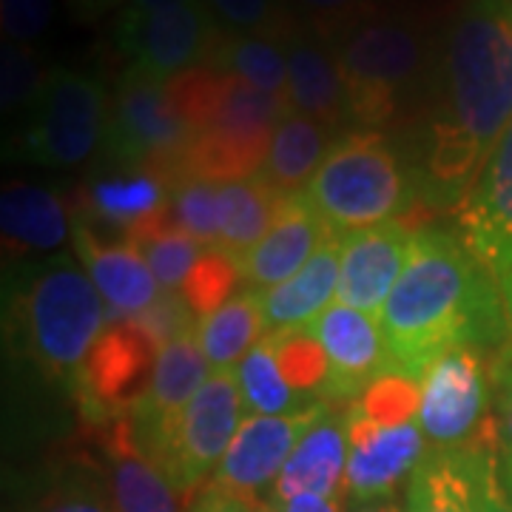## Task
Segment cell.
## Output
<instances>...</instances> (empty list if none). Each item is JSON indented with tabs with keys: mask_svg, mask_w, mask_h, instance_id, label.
Instances as JSON below:
<instances>
[{
	"mask_svg": "<svg viewBox=\"0 0 512 512\" xmlns=\"http://www.w3.org/2000/svg\"><path fill=\"white\" fill-rule=\"evenodd\" d=\"M404 512H476L473 450H430L407 481Z\"/></svg>",
	"mask_w": 512,
	"mask_h": 512,
	"instance_id": "27",
	"label": "cell"
},
{
	"mask_svg": "<svg viewBox=\"0 0 512 512\" xmlns=\"http://www.w3.org/2000/svg\"><path fill=\"white\" fill-rule=\"evenodd\" d=\"M239 276L237 262L231 256H225L220 248H205V254L197 262L194 274L188 276V282L183 285L185 302L194 308V313L205 319L208 313H214L222 302L237 293Z\"/></svg>",
	"mask_w": 512,
	"mask_h": 512,
	"instance_id": "39",
	"label": "cell"
},
{
	"mask_svg": "<svg viewBox=\"0 0 512 512\" xmlns=\"http://www.w3.org/2000/svg\"><path fill=\"white\" fill-rule=\"evenodd\" d=\"M333 46L345 74L348 120L356 126L390 123L413 94L430 86L436 46L399 15L384 12L365 20Z\"/></svg>",
	"mask_w": 512,
	"mask_h": 512,
	"instance_id": "4",
	"label": "cell"
},
{
	"mask_svg": "<svg viewBox=\"0 0 512 512\" xmlns=\"http://www.w3.org/2000/svg\"><path fill=\"white\" fill-rule=\"evenodd\" d=\"M220 40L222 29L202 0H185L140 20H117L120 52L160 83L208 63Z\"/></svg>",
	"mask_w": 512,
	"mask_h": 512,
	"instance_id": "12",
	"label": "cell"
},
{
	"mask_svg": "<svg viewBox=\"0 0 512 512\" xmlns=\"http://www.w3.org/2000/svg\"><path fill=\"white\" fill-rule=\"evenodd\" d=\"M157 353L137 322H111L74 379L83 416L94 424L128 416L146 396Z\"/></svg>",
	"mask_w": 512,
	"mask_h": 512,
	"instance_id": "11",
	"label": "cell"
},
{
	"mask_svg": "<svg viewBox=\"0 0 512 512\" xmlns=\"http://www.w3.org/2000/svg\"><path fill=\"white\" fill-rule=\"evenodd\" d=\"M311 330L328 356V379L319 390L322 402L353 404L387 373V348L382 328L373 322V316L333 302Z\"/></svg>",
	"mask_w": 512,
	"mask_h": 512,
	"instance_id": "16",
	"label": "cell"
},
{
	"mask_svg": "<svg viewBox=\"0 0 512 512\" xmlns=\"http://www.w3.org/2000/svg\"><path fill=\"white\" fill-rule=\"evenodd\" d=\"M495 399V427L504 450H512V342H504L490 367Z\"/></svg>",
	"mask_w": 512,
	"mask_h": 512,
	"instance_id": "45",
	"label": "cell"
},
{
	"mask_svg": "<svg viewBox=\"0 0 512 512\" xmlns=\"http://www.w3.org/2000/svg\"><path fill=\"white\" fill-rule=\"evenodd\" d=\"M282 197L285 194H279L259 174L237 183H222V237L217 248L231 256L237 268L274 225Z\"/></svg>",
	"mask_w": 512,
	"mask_h": 512,
	"instance_id": "30",
	"label": "cell"
},
{
	"mask_svg": "<svg viewBox=\"0 0 512 512\" xmlns=\"http://www.w3.org/2000/svg\"><path fill=\"white\" fill-rule=\"evenodd\" d=\"M342 242H345L342 234H333L288 282L276 285L271 291H259L268 333L311 330L316 319L328 311L330 299L339 288Z\"/></svg>",
	"mask_w": 512,
	"mask_h": 512,
	"instance_id": "23",
	"label": "cell"
},
{
	"mask_svg": "<svg viewBox=\"0 0 512 512\" xmlns=\"http://www.w3.org/2000/svg\"><path fill=\"white\" fill-rule=\"evenodd\" d=\"M279 512H339V504H333L322 495H296L291 501H285Z\"/></svg>",
	"mask_w": 512,
	"mask_h": 512,
	"instance_id": "50",
	"label": "cell"
},
{
	"mask_svg": "<svg viewBox=\"0 0 512 512\" xmlns=\"http://www.w3.org/2000/svg\"><path fill=\"white\" fill-rule=\"evenodd\" d=\"M458 222L467 248L493 274L512 330V126L478 174Z\"/></svg>",
	"mask_w": 512,
	"mask_h": 512,
	"instance_id": "13",
	"label": "cell"
},
{
	"mask_svg": "<svg viewBox=\"0 0 512 512\" xmlns=\"http://www.w3.org/2000/svg\"><path fill=\"white\" fill-rule=\"evenodd\" d=\"M305 194L330 231L348 237L407 211L419 180L382 131L356 128L330 146Z\"/></svg>",
	"mask_w": 512,
	"mask_h": 512,
	"instance_id": "3",
	"label": "cell"
},
{
	"mask_svg": "<svg viewBox=\"0 0 512 512\" xmlns=\"http://www.w3.org/2000/svg\"><path fill=\"white\" fill-rule=\"evenodd\" d=\"M137 325L146 330L148 339L157 345V350H163L165 345H171L174 339H183L188 333H197L200 328V316L194 313V308L185 302V296L180 291H163L160 299L154 302V308L146 311Z\"/></svg>",
	"mask_w": 512,
	"mask_h": 512,
	"instance_id": "42",
	"label": "cell"
},
{
	"mask_svg": "<svg viewBox=\"0 0 512 512\" xmlns=\"http://www.w3.org/2000/svg\"><path fill=\"white\" fill-rule=\"evenodd\" d=\"M191 140L194 131L168 103L165 83L128 66L120 77L106 128V148L111 157L126 165L154 168L171 185L174 165L180 163Z\"/></svg>",
	"mask_w": 512,
	"mask_h": 512,
	"instance_id": "10",
	"label": "cell"
},
{
	"mask_svg": "<svg viewBox=\"0 0 512 512\" xmlns=\"http://www.w3.org/2000/svg\"><path fill=\"white\" fill-rule=\"evenodd\" d=\"M512 126V0H467L436 46L416 180L430 205L461 208Z\"/></svg>",
	"mask_w": 512,
	"mask_h": 512,
	"instance_id": "1",
	"label": "cell"
},
{
	"mask_svg": "<svg viewBox=\"0 0 512 512\" xmlns=\"http://www.w3.org/2000/svg\"><path fill=\"white\" fill-rule=\"evenodd\" d=\"M171 205V185L160 171L131 165L128 174L97 177L86 194V214L114 234L131 237Z\"/></svg>",
	"mask_w": 512,
	"mask_h": 512,
	"instance_id": "25",
	"label": "cell"
},
{
	"mask_svg": "<svg viewBox=\"0 0 512 512\" xmlns=\"http://www.w3.org/2000/svg\"><path fill=\"white\" fill-rule=\"evenodd\" d=\"M171 217L185 234L217 248L222 237V183L180 180L171 185Z\"/></svg>",
	"mask_w": 512,
	"mask_h": 512,
	"instance_id": "35",
	"label": "cell"
},
{
	"mask_svg": "<svg viewBox=\"0 0 512 512\" xmlns=\"http://www.w3.org/2000/svg\"><path fill=\"white\" fill-rule=\"evenodd\" d=\"M40 512H117L109 498L100 493L94 484L86 481H72L66 487H60L43 501Z\"/></svg>",
	"mask_w": 512,
	"mask_h": 512,
	"instance_id": "46",
	"label": "cell"
},
{
	"mask_svg": "<svg viewBox=\"0 0 512 512\" xmlns=\"http://www.w3.org/2000/svg\"><path fill=\"white\" fill-rule=\"evenodd\" d=\"M191 512H276L274 507H268L265 501H259V495L234 493L225 490L217 484L202 487L200 495L194 498Z\"/></svg>",
	"mask_w": 512,
	"mask_h": 512,
	"instance_id": "47",
	"label": "cell"
},
{
	"mask_svg": "<svg viewBox=\"0 0 512 512\" xmlns=\"http://www.w3.org/2000/svg\"><path fill=\"white\" fill-rule=\"evenodd\" d=\"M288 111L291 106L285 100L259 92L245 80L228 74L208 126L194 134L180 163L174 165V183H237L256 177L265 165L276 126Z\"/></svg>",
	"mask_w": 512,
	"mask_h": 512,
	"instance_id": "6",
	"label": "cell"
},
{
	"mask_svg": "<svg viewBox=\"0 0 512 512\" xmlns=\"http://www.w3.org/2000/svg\"><path fill=\"white\" fill-rule=\"evenodd\" d=\"M293 15H302L305 29L336 43L359 23L384 15V0H291Z\"/></svg>",
	"mask_w": 512,
	"mask_h": 512,
	"instance_id": "38",
	"label": "cell"
},
{
	"mask_svg": "<svg viewBox=\"0 0 512 512\" xmlns=\"http://www.w3.org/2000/svg\"><path fill=\"white\" fill-rule=\"evenodd\" d=\"M46 80H49V72L43 69V60L35 52V46L3 43V52H0V103H3V111L35 106Z\"/></svg>",
	"mask_w": 512,
	"mask_h": 512,
	"instance_id": "37",
	"label": "cell"
},
{
	"mask_svg": "<svg viewBox=\"0 0 512 512\" xmlns=\"http://www.w3.org/2000/svg\"><path fill=\"white\" fill-rule=\"evenodd\" d=\"M109 325L100 291L69 259L46 262L23 296L26 345L35 365L52 379L74 382Z\"/></svg>",
	"mask_w": 512,
	"mask_h": 512,
	"instance_id": "5",
	"label": "cell"
},
{
	"mask_svg": "<svg viewBox=\"0 0 512 512\" xmlns=\"http://www.w3.org/2000/svg\"><path fill=\"white\" fill-rule=\"evenodd\" d=\"M0 231L6 251L35 254L55 251L69 237L72 225L55 191L40 185L15 183L3 188L0 197Z\"/></svg>",
	"mask_w": 512,
	"mask_h": 512,
	"instance_id": "26",
	"label": "cell"
},
{
	"mask_svg": "<svg viewBox=\"0 0 512 512\" xmlns=\"http://www.w3.org/2000/svg\"><path fill=\"white\" fill-rule=\"evenodd\" d=\"M225 80H228V74L222 69L211 66V63H202V66H194V69L177 74L165 83L168 103L174 106V111L183 117V123L194 134L208 126L211 114L220 103Z\"/></svg>",
	"mask_w": 512,
	"mask_h": 512,
	"instance_id": "36",
	"label": "cell"
},
{
	"mask_svg": "<svg viewBox=\"0 0 512 512\" xmlns=\"http://www.w3.org/2000/svg\"><path fill=\"white\" fill-rule=\"evenodd\" d=\"M379 328L390 362L387 373L419 382L444 350L498 345L510 322L493 274L467 248L464 237L444 228H424L384 302Z\"/></svg>",
	"mask_w": 512,
	"mask_h": 512,
	"instance_id": "2",
	"label": "cell"
},
{
	"mask_svg": "<svg viewBox=\"0 0 512 512\" xmlns=\"http://www.w3.org/2000/svg\"><path fill=\"white\" fill-rule=\"evenodd\" d=\"M495 441H476L473 450V490L476 512H512V498L501 476V458L495 456Z\"/></svg>",
	"mask_w": 512,
	"mask_h": 512,
	"instance_id": "43",
	"label": "cell"
},
{
	"mask_svg": "<svg viewBox=\"0 0 512 512\" xmlns=\"http://www.w3.org/2000/svg\"><path fill=\"white\" fill-rule=\"evenodd\" d=\"M237 382L245 407L254 410L256 416H288V413H299L311 407L308 399L296 393L282 373L276 333H265L254 350L239 362Z\"/></svg>",
	"mask_w": 512,
	"mask_h": 512,
	"instance_id": "31",
	"label": "cell"
},
{
	"mask_svg": "<svg viewBox=\"0 0 512 512\" xmlns=\"http://www.w3.org/2000/svg\"><path fill=\"white\" fill-rule=\"evenodd\" d=\"M72 239L86 274L106 302L109 322H137L154 308L163 288L134 239L114 231L97 234V225L80 208L72 214Z\"/></svg>",
	"mask_w": 512,
	"mask_h": 512,
	"instance_id": "15",
	"label": "cell"
},
{
	"mask_svg": "<svg viewBox=\"0 0 512 512\" xmlns=\"http://www.w3.org/2000/svg\"><path fill=\"white\" fill-rule=\"evenodd\" d=\"M330 128L316 123L313 117L288 111L276 126L274 140L268 148L259 177H265L279 194H293L299 185L311 183L319 165L330 151Z\"/></svg>",
	"mask_w": 512,
	"mask_h": 512,
	"instance_id": "28",
	"label": "cell"
},
{
	"mask_svg": "<svg viewBox=\"0 0 512 512\" xmlns=\"http://www.w3.org/2000/svg\"><path fill=\"white\" fill-rule=\"evenodd\" d=\"M424 450L419 419L402 424H379L350 404L348 410V470L345 495L350 504L393 498L404 478L416 473Z\"/></svg>",
	"mask_w": 512,
	"mask_h": 512,
	"instance_id": "14",
	"label": "cell"
},
{
	"mask_svg": "<svg viewBox=\"0 0 512 512\" xmlns=\"http://www.w3.org/2000/svg\"><path fill=\"white\" fill-rule=\"evenodd\" d=\"M501 476H504L507 493H510L512 498V450H504V453H501Z\"/></svg>",
	"mask_w": 512,
	"mask_h": 512,
	"instance_id": "52",
	"label": "cell"
},
{
	"mask_svg": "<svg viewBox=\"0 0 512 512\" xmlns=\"http://www.w3.org/2000/svg\"><path fill=\"white\" fill-rule=\"evenodd\" d=\"M177 3H185V0H128L123 6V15L120 20H140L154 15V12H163V9H171Z\"/></svg>",
	"mask_w": 512,
	"mask_h": 512,
	"instance_id": "49",
	"label": "cell"
},
{
	"mask_svg": "<svg viewBox=\"0 0 512 512\" xmlns=\"http://www.w3.org/2000/svg\"><path fill=\"white\" fill-rule=\"evenodd\" d=\"M279 339V365L285 379L302 396H311L322 390L328 379V356L313 336V330H299V333H276Z\"/></svg>",
	"mask_w": 512,
	"mask_h": 512,
	"instance_id": "40",
	"label": "cell"
},
{
	"mask_svg": "<svg viewBox=\"0 0 512 512\" xmlns=\"http://www.w3.org/2000/svg\"><path fill=\"white\" fill-rule=\"evenodd\" d=\"M322 413L325 404L319 402L288 416H248L220 461V467L214 470L211 484L234 493L259 495L265 487L276 484L296 444Z\"/></svg>",
	"mask_w": 512,
	"mask_h": 512,
	"instance_id": "17",
	"label": "cell"
},
{
	"mask_svg": "<svg viewBox=\"0 0 512 512\" xmlns=\"http://www.w3.org/2000/svg\"><path fill=\"white\" fill-rule=\"evenodd\" d=\"M208 370L211 365L197 342V333L174 339L157 353V365L151 373L146 396L128 413L134 436L148 458L163 444L168 430L183 416L197 390L208 382Z\"/></svg>",
	"mask_w": 512,
	"mask_h": 512,
	"instance_id": "19",
	"label": "cell"
},
{
	"mask_svg": "<svg viewBox=\"0 0 512 512\" xmlns=\"http://www.w3.org/2000/svg\"><path fill=\"white\" fill-rule=\"evenodd\" d=\"M356 407L367 419L379 424H402V421L419 419L421 387L416 379L402 373H384L356 399Z\"/></svg>",
	"mask_w": 512,
	"mask_h": 512,
	"instance_id": "41",
	"label": "cell"
},
{
	"mask_svg": "<svg viewBox=\"0 0 512 512\" xmlns=\"http://www.w3.org/2000/svg\"><path fill=\"white\" fill-rule=\"evenodd\" d=\"M245 416V399L237 373L214 370L208 382L174 421L151 461L165 473L180 495H191L211 470L220 467Z\"/></svg>",
	"mask_w": 512,
	"mask_h": 512,
	"instance_id": "9",
	"label": "cell"
},
{
	"mask_svg": "<svg viewBox=\"0 0 512 512\" xmlns=\"http://www.w3.org/2000/svg\"><path fill=\"white\" fill-rule=\"evenodd\" d=\"M288 52V106L322 126L348 123V89L336 46L299 29L285 40Z\"/></svg>",
	"mask_w": 512,
	"mask_h": 512,
	"instance_id": "21",
	"label": "cell"
},
{
	"mask_svg": "<svg viewBox=\"0 0 512 512\" xmlns=\"http://www.w3.org/2000/svg\"><path fill=\"white\" fill-rule=\"evenodd\" d=\"M353 512H402L396 507L393 498H384V501H367V504H356Z\"/></svg>",
	"mask_w": 512,
	"mask_h": 512,
	"instance_id": "51",
	"label": "cell"
},
{
	"mask_svg": "<svg viewBox=\"0 0 512 512\" xmlns=\"http://www.w3.org/2000/svg\"><path fill=\"white\" fill-rule=\"evenodd\" d=\"M222 35H256L288 40L299 32L291 0H202Z\"/></svg>",
	"mask_w": 512,
	"mask_h": 512,
	"instance_id": "34",
	"label": "cell"
},
{
	"mask_svg": "<svg viewBox=\"0 0 512 512\" xmlns=\"http://www.w3.org/2000/svg\"><path fill=\"white\" fill-rule=\"evenodd\" d=\"M419 231L410 222L390 220L348 234L342 242L336 302L367 316H382L384 302L402 276Z\"/></svg>",
	"mask_w": 512,
	"mask_h": 512,
	"instance_id": "18",
	"label": "cell"
},
{
	"mask_svg": "<svg viewBox=\"0 0 512 512\" xmlns=\"http://www.w3.org/2000/svg\"><path fill=\"white\" fill-rule=\"evenodd\" d=\"M279 43L274 37L222 35L208 63L288 103V52Z\"/></svg>",
	"mask_w": 512,
	"mask_h": 512,
	"instance_id": "32",
	"label": "cell"
},
{
	"mask_svg": "<svg viewBox=\"0 0 512 512\" xmlns=\"http://www.w3.org/2000/svg\"><path fill=\"white\" fill-rule=\"evenodd\" d=\"M131 239L140 245L148 268H151V274L160 282L163 291H183L188 276L194 274L197 262L205 254V245L197 242L191 234H185L183 228L174 222L171 205L163 214H157L154 220L146 222L143 228H137Z\"/></svg>",
	"mask_w": 512,
	"mask_h": 512,
	"instance_id": "33",
	"label": "cell"
},
{
	"mask_svg": "<svg viewBox=\"0 0 512 512\" xmlns=\"http://www.w3.org/2000/svg\"><path fill=\"white\" fill-rule=\"evenodd\" d=\"M55 18V0H0V26L6 43L32 46Z\"/></svg>",
	"mask_w": 512,
	"mask_h": 512,
	"instance_id": "44",
	"label": "cell"
},
{
	"mask_svg": "<svg viewBox=\"0 0 512 512\" xmlns=\"http://www.w3.org/2000/svg\"><path fill=\"white\" fill-rule=\"evenodd\" d=\"M109 493L117 512H183L174 484L143 453L131 419L111 421L106 436Z\"/></svg>",
	"mask_w": 512,
	"mask_h": 512,
	"instance_id": "24",
	"label": "cell"
},
{
	"mask_svg": "<svg viewBox=\"0 0 512 512\" xmlns=\"http://www.w3.org/2000/svg\"><path fill=\"white\" fill-rule=\"evenodd\" d=\"M333 234L305 191L285 194L268 234L239 262V276L254 291H271L288 282Z\"/></svg>",
	"mask_w": 512,
	"mask_h": 512,
	"instance_id": "20",
	"label": "cell"
},
{
	"mask_svg": "<svg viewBox=\"0 0 512 512\" xmlns=\"http://www.w3.org/2000/svg\"><path fill=\"white\" fill-rule=\"evenodd\" d=\"M419 427L436 450L498 439L490 419L493 382L484 350L458 345L441 353L419 379Z\"/></svg>",
	"mask_w": 512,
	"mask_h": 512,
	"instance_id": "8",
	"label": "cell"
},
{
	"mask_svg": "<svg viewBox=\"0 0 512 512\" xmlns=\"http://www.w3.org/2000/svg\"><path fill=\"white\" fill-rule=\"evenodd\" d=\"M109 94L92 74L52 69L20 134V154L37 165L86 163L106 140Z\"/></svg>",
	"mask_w": 512,
	"mask_h": 512,
	"instance_id": "7",
	"label": "cell"
},
{
	"mask_svg": "<svg viewBox=\"0 0 512 512\" xmlns=\"http://www.w3.org/2000/svg\"><path fill=\"white\" fill-rule=\"evenodd\" d=\"M265 330L262 293L254 288L231 293L220 308L200 319L197 342L214 370H231L242 362Z\"/></svg>",
	"mask_w": 512,
	"mask_h": 512,
	"instance_id": "29",
	"label": "cell"
},
{
	"mask_svg": "<svg viewBox=\"0 0 512 512\" xmlns=\"http://www.w3.org/2000/svg\"><path fill=\"white\" fill-rule=\"evenodd\" d=\"M348 470V413L325 410L319 421L302 436L296 450L282 467L274 484V498L279 504L296 495H322L336 498L345 493Z\"/></svg>",
	"mask_w": 512,
	"mask_h": 512,
	"instance_id": "22",
	"label": "cell"
},
{
	"mask_svg": "<svg viewBox=\"0 0 512 512\" xmlns=\"http://www.w3.org/2000/svg\"><path fill=\"white\" fill-rule=\"evenodd\" d=\"M66 3V9H69V15L74 20H100L103 15H109L114 12L117 6H126L128 0H63Z\"/></svg>",
	"mask_w": 512,
	"mask_h": 512,
	"instance_id": "48",
	"label": "cell"
}]
</instances>
